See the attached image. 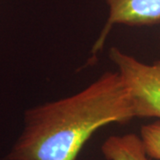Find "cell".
I'll list each match as a JSON object with an SVG mask.
<instances>
[{
	"label": "cell",
	"mask_w": 160,
	"mask_h": 160,
	"mask_svg": "<svg viewBox=\"0 0 160 160\" xmlns=\"http://www.w3.org/2000/svg\"><path fill=\"white\" fill-rule=\"evenodd\" d=\"M135 118L118 71H108L68 97L28 110L25 126L6 160H78L98 129Z\"/></svg>",
	"instance_id": "1"
},
{
	"label": "cell",
	"mask_w": 160,
	"mask_h": 160,
	"mask_svg": "<svg viewBox=\"0 0 160 160\" xmlns=\"http://www.w3.org/2000/svg\"><path fill=\"white\" fill-rule=\"evenodd\" d=\"M109 58L127 87L135 118L160 120V61L142 62L117 47L110 48Z\"/></svg>",
	"instance_id": "2"
},
{
	"label": "cell",
	"mask_w": 160,
	"mask_h": 160,
	"mask_svg": "<svg viewBox=\"0 0 160 160\" xmlns=\"http://www.w3.org/2000/svg\"><path fill=\"white\" fill-rule=\"evenodd\" d=\"M109 7L107 22L92 47L96 54L114 25L150 26L160 22V0H103Z\"/></svg>",
	"instance_id": "3"
},
{
	"label": "cell",
	"mask_w": 160,
	"mask_h": 160,
	"mask_svg": "<svg viewBox=\"0 0 160 160\" xmlns=\"http://www.w3.org/2000/svg\"><path fill=\"white\" fill-rule=\"evenodd\" d=\"M102 153L107 160H149L141 136L134 133L110 136L102 143Z\"/></svg>",
	"instance_id": "4"
},
{
	"label": "cell",
	"mask_w": 160,
	"mask_h": 160,
	"mask_svg": "<svg viewBox=\"0 0 160 160\" xmlns=\"http://www.w3.org/2000/svg\"><path fill=\"white\" fill-rule=\"evenodd\" d=\"M140 136L149 158L160 160V120L142 126Z\"/></svg>",
	"instance_id": "5"
}]
</instances>
